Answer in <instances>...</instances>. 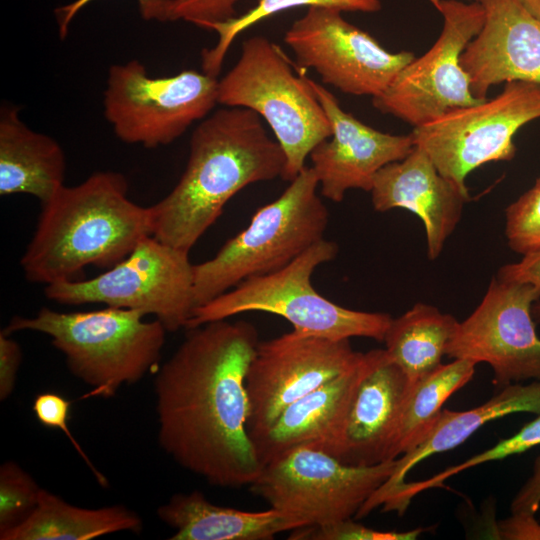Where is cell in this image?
I'll list each match as a JSON object with an SVG mask.
<instances>
[{
	"mask_svg": "<svg viewBox=\"0 0 540 540\" xmlns=\"http://www.w3.org/2000/svg\"><path fill=\"white\" fill-rule=\"evenodd\" d=\"M149 235L150 206L130 200L124 175L99 171L41 204L20 265L33 283L79 280L85 267L108 269Z\"/></svg>",
	"mask_w": 540,
	"mask_h": 540,
	"instance_id": "3",
	"label": "cell"
},
{
	"mask_svg": "<svg viewBox=\"0 0 540 540\" xmlns=\"http://www.w3.org/2000/svg\"><path fill=\"white\" fill-rule=\"evenodd\" d=\"M526 8L540 20V0H522Z\"/></svg>",
	"mask_w": 540,
	"mask_h": 540,
	"instance_id": "39",
	"label": "cell"
},
{
	"mask_svg": "<svg viewBox=\"0 0 540 540\" xmlns=\"http://www.w3.org/2000/svg\"><path fill=\"white\" fill-rule=\"evenodd\" d=\"M540 445V414L532 421L526 423L518 432L509 438L500 440L493 447L471 456L465 461L450 466L445 470L431 476L428 479L417 482L419 491L441 487L444 482L466 469L484 464L486 462L497 461L509 456L521 454Z\"/></svg>",
	"mask_w": 540,
	"mask_h": 540,
	"instance_id": "30",
	"label": "cell"
},
{
	"mask_svg": "<svg viewBox=\"0 0 540 540\" xmlns=\"http://www.w3.org/2000/svg\"><path fill=\"white\" fill-rule=\"evenodd\" d=\"M458 325L451 314L419 302L392 319L383 342L388 354L414 384L442 364Z\"/></svg>",
	"mask_w": 540,
	"mask_h": 540,
	"instance_id": "25",
	"label": "cell"
},
{
	"mask_svg": "<svg viewBox=\"0 0 540 540\" xmlns=\"http://www.w3.org/2000/svg\"><path fill=\"white\" fill-rule=\"evenodd\" d=\"M430 528H415L409 531H379L347 519L321 527H305L293 530L289 539L309 540H415Z\"/></svg>",
	"mask_w": 540,
	"mask_h": 540,
	"instance_id": "31",
	"label": "cell"
},
{
	"mask_svg": "<svg viewBox=\"0 0 540 540\" xmlns=\"http://www.w3.org/2000/svg\"><path fill=\"white\" fill-rule=\"evenodd\" d=\"M337 253L335 242L325 238L318 241L280 270L246 279L197 307L186 329L242 313L266 312L281 316L294 330L309 335L383 341L393 319L389 314L348 309L314 289V271Z\"/></svg>",
	"mask_w": 540,
	"mask_h": 540,
	"instance_id": "7",
	"label": "cell"
},
{
	"mask_svg": "<svg viewBox=\"0 0 540 540\" xmlns=\"http://www.w3.org/2000/svg\"><path fill=\"white\" fill-rule=\"evenodd\" d=\"M94 0H75L56 10L59 36L65 38L69 25L81 9ZM172 0H137L139 12L146 21H169V11Z\"/></svg>",
	"mask_w": 540,
	"mask_h": 540,
	"instance_id": "34",
	"label": "cell"
},
{
	"mask_svg": "<svg viewBox=\"0 0 540 540\" xmlns=\"http://www.w3.org/2000/svg\"><path fill=\"white\" fill-rule=\"evenodd\" d=\"M239 0H172L169 21H185L211 30L216 24L236 17Z\"/></svg>",
	"mask_w": 540,
	"mask_h": 540,
	"instance_id": "33",
	"label": "cell"
},
{
	"mask_svg": "<svg viewBox=\"0 0 540 540\" xmlns=\"http://www.w3.org/2000/svg\"><path fill=\"white\" fill-rule=\"evenodd\" d=\"M538 118L540 84L511 81L497 96L414 127L411 135L443 176L468 191L467 175L486 163L513 159L515 134Z\"/></svg>",
	"mask_w": 540,
	"mask_h": 540,
	"instance_id": "11",
	"label": "cell"
},
{
	"mask_svg": "<svg viewBox=\"0 0 540 540\" xmlns=\"http://www.w3.org/2000/svg\"><path fill=\"white\" fill-rule=\"evenodd\" d=\"M138 310L106 307L59 312L42 307L35 316H14L2 332L34 331L51 338L69 371L91 387L87 397H113L160 367L168 332L157 319Z\"/></svg>",
	"mask_w": 540,
	"mask_h": 540,
	"instance_id": "4",
	"label": "cell"
},
{
	"mask_svg": "<svg viewBox=\"0 0 540 540\" xmlns=\"http://www.w3.org/2000/svg\"><path fill=\"white\" fill-rule=\"evenodd\" d=\"M71 401L55 392H42L36 395L32 410L36 419L42 425L61 430L71 442L77 453L92 471L97 482L102 487L108 486L107 478L93 465L84 449L79 445L69 428Z\"/></svg>",
	"mask_w": 540,
	"mask_h": 540,
	"instance_id": "32",
	"label": "cell"
},
{
	"mask_svg": "<svg viewBox=\"0 0 540 540\" xmlns=\"http://www.w3.org/2000/svg\"><path fill=\"white\" fill-rule=\"evenodd\" d=\"M484 8L480 32L461 54L472 94L487 98L500 83L540 84V20L522 0H477Z\"/></svg>",
	"mask_w": 540,
	"mask_h": 540,
	"instance_id": "18",
	"label": "cell"
},
{
	"mask_svg": "<svg viewBox=\"0 0 540 540\" xmlns=\"http://www.w3.org/2000/svg\"><path fill=\"white\" fill-rule=\"evenodd\" d=\"M497 277L530 283L540 290V250L522 255L519 261L502 266ZM532 316L535 323L540 325V299L532 306Z\"/></svg>",
	"mask_w": 540,
	"mask_h": 540,
	"instance_id": "35",
	"label": "cell"
},
{
	"mask_svg": "<svg viewBox=\"0 0 540 540\" xmlns=\"http://www.w3.org/2000/svg\"><path fill=\"white\" fill-rule=\"evenodd\" d=\"M520 412L540 414V380L506 385L488 401L469 410L443 409L427 437L416 448L396 459L391 477L362 505L355 518H363L383 506L421 461L458 447L492 420Z\"/></svg>",
	"mask_w": 540,
	"mask_h": 540,
	"instance_id": "21",
	"label": "cell"
},
{
	"mask_svg": "<svg viewBox=\"0 0 540 540\" xmlns=\"http://www.w3.org/2000/svg\"><path fill=\"white\" fill-rule=\"evenodd\" d=\"M309 81L332 128L331 136L309 155L321 196L341 202L348 190L370 192L379 170L412 151L411 133L393 135L366 125L343 110L327 88L310 78Z\"/></svg>",
	"mask_w": 540,
	"mask_h": 540,
	"instance_id": "16",
	"label": "cell"
},
{
	"mask_svg": "<svg viewBox=\"0 0 540 540\" xmlns=\"http://www.w3.org/2000/svg\"><path fill=\"white\" fill-rule=\"evenodd\" d=\"M142 528L139 515L123 505L81 508L41 488L33 512L17 526L0 533V539L91 540L122 531L139 533Z\"/></svg>",
	"mask_w": 540,
	"mask_h": 540,
	"instance_id": "24",
	"label": "cell"
},
{
	"mask_svg": "<svg viewBox=\"0 0 540 540\" xmlns=\"http://www.w3.org/2000/svg\"><path fill=\"white\" fill-rule=\"evenodd\" d=\"M40 487L14 461L0 467V533L23 522L38 503Z\"/></svg>",
	"mask_w": 540,
	"mask_h": 540,
	"instance_id": "28",
	"label": "cell"
},
{
	"mask_svg": "<svg viewBox=\"0 0 540 540\" xmlns=\"http://www.w3.org/2000/svg\"><path fill=\"white\" fill-rule=\"evenodd\" d=\"M217 77L183 70L150 76L138 60L110 67L104 91V115L115 135L146 148L167 145L218 103Z\"/></svg>",
	"mask_w": 540,
	"mask_h": 540,
	"instance_id": "10",
	"label": "cell"
},
{
	"mask_svg": "<svg viewBox=\"0 0 540 540\" xmlns=\"http://www.w3.org/2000/svg\"><path fill=\"white\" fill-rule=\"evenodd\" d=\"M362 356L349 339L333 340L294 329L259 341L245 378L252 442L289 405L356 366Z\"/></svg>",
	"mask_w": 540,
	"mask_h": 540,
	"instance_id": "13",
	"label": "cell"
},
{
	"mask_svg": "<svg viewBox=\"0 0 540 540\" xmlns=\"http://www.w3.org/2000/svg\"><path fill=\"white\" fill-rule=\"evenodd\" d=\"M305 166L274 201L209 260L194 265L195 309L251 277L275 272L324 239L329 212Z\"/></svg>",
	"mask_w": 540,
	"mask_h": 540,
	"instance_id": "5",
	"label": "cell"
},
{
	"mask_svg": "<svg viewBox=\"0 0 540 540\" xmlns=\"http://www.w3.org/2000/svg\"><path fill=\"white\" fill-rule=\"evenodd\" d=\"M370 193L376 211L401 208L420 218L429 260L440 256L462 217L464 205L470 201L469 191L443 176L416 145L405 158L379 170Z\"/></svg>",
	"mask_w": 540,
	"mask_h": 540,
	"instance_id": "19",
	"label": "cell"
},
{
	"mask_svg": "<svg viewBox=\"0 0 540 540\" xmlns=\"http://www.w3.org/2000/svg\"><path fill=\"white\" fill-rule=\"evenodd\" d=\"M476 365L467 359H453L412 385L394 436L390 460L410 452L427 437L444 403L473 378Z\"/></svg>",
	"mask_w": 540,
	"mask_h": 540,
	"instance_id": "26",
	"label": "cell"
},
{
	"mask_svg": "<svg viewBox=\"0 0 540 540\" xmlns=\"http://www.w3.org/2000/svg\"><path fill=\"white\" fill-rule=\"evenodd\" d=\"M412 385L386 349L364 353L362 375L328 454L353 466L392 461V443Z\"/></svg>",
	"mask_w": 540,
	"mask_h": 540,
	"instance_id": "17",
	"label": "cell"
},
{
	"mask_svg": "<svg viewBox=\"0 0 540 540\" xmlns=\"http://www.w3.org/2000/svg\"><path fill=\"white\" fill-rule=\"evenodd\" d=\"M494 534L503 540H540V523L534 513H511L496 523Z\"/></svg>",
	"mask_w": 540,
	"mask_h": 540,
	"instance_id": "37",
	"label": "cell"
},
{
	"mask_svg": "<svg viewBox=\"0 0 540 540\" xmlns=\"http://www.w3.org/2000/svg\"><path fill=\"white\" fill-rule=\"evenodd\" d=\"M296 66L313 69L325 84L345 94H382L414 58L390 52L369 33L349 23L336 9L309 7L285 32Z\"/></svg>",
	"mask_w": 540,
	"mask_h": 540,
	"instance_id": "15",
	"label": "cell"
},
{
	"mask_svg": "<svg viewBox=\"0 0 540 540\" xmlns=\"http://www.w3.org/2000/svg\"><path fill=\"white\" fill-rule=\"evenodd\" d=\"M302 6L330 8L341 12L375 13L381 9L382 4L380 0H259L244 14L212 27L218 40L213 47L202 51V71L217 77L229 48L239 34L275 14Z\"/></svg>",
	"mask_w": 540,
	"mask_h": 540,
	"instance_id": "27",
	"label": "cell"
},
{
	"mask_svg": "<svg viewBox=\"0 0 540 540\" xmlns=\"http://www.w3.org/2000/svg\"><path fill=\"white\" fill-rule=\"evenodd\" d=\"M259 343L249 322L188 332L155 373L158 442L182 468L221 488L251 485L262 464L247 431L246 373Z\"/></svg>",
	"mask_w": 540,
	"mask_h": 540,
	"instance_id": "1",
	"label": "cell"
},
{
	"mask_svg": "<svg viewBox=\"0 0 540 540\" xmlns=\"http://www.w3.org/2000/svg\"><path fill=\"white\" fill-rule=\"evenodd\" d=\"M285 165L281 146L258 114L224 106L195 128L178 183L150 206L152 236L190 252L234 195L248 185L282 178Z\"/></svg>",
	"mask_w": 540,
	"mask_h": 540,
	"instance_id": "2",
	"label": "cell"
},
{
	"mask_svg": "<svg viewBox=\"0 0 540 540\" xmlns=\"http://www.w3.org/2000/svg\"><path fill=\"white\" fill-rule=\"evenodd\" d=\"M157 515L174 529L172 540H270L297 529L272 508L251 512L219 506L197 490L172 495L158 507Z\"/></svg>",
	"mask_w": 540,
	"mask_h": 540,
	"instance_id": "23",
	"label": "cell"
},
{
	"mask_svg": "<svg viewBox=\"0 0 540 540\" xmlns=\"http://www.w3.org/2000/svg\"><path fill=\"white\" fill-rule=\"evenodd\" d=\"M363 359L284 409L274 424L253 441L262 468L302 446L329 453L336 443L363 370Z\"/></svg>",
	"mask_w": 540,
	"mask_h": 540,
	"instance_id": "20",
	"label": "cell"
},
{
	"mask_svg": "<svg viewBox=\"0 0 540 540\" xmlns=\"http://www.w3.org/2000/svg\"><path fill=\"white\" fill-rule=\"evenodd\" d=\"M395 467L396 459L372 466L348 465L302 446L264 465L249 487L297 529L321 527L355 517Z\"/></svg>",
	"mask_w": 540,
	"mask_h": 540,
	"instance_id": "9",
	"label": "cell"
},
{
	"mask_svg": "<svg viewBox=\"0 0 540 540\" xmlns=\"http://www.w3.org/2000/svg\"><path fill=\"white\" fill-rule=\"evenodd\" d=\"M20 109L0 110V195L28 194L47 202L64 186L65 154L52 137L28 127Z\"/></svg>",
	"mask_w": 540,
	"mask_h": 540,
	"instance_id": "22",
	"label": "cell"
},
{
	"mask_svg": "<svg viewBox=\"0 0 540 540\" xmlns=\"http://www.w3.org/2000/svg\"><path fill=\"white\" fill-rule=\"evenodd\" d=\"M429 2L443 18L439 37L425 54L409 62L382 94L372 98L378 111L413 127L483 101L472 94L469 77L460 64L462 52L484 24L483 6L478 1Z\"/></svg>",
	"mask_w": 540,
	"mask_h": 540,
	"instance_id": "12",
	"label": "cell"
},
{
	"mask_svg": "<svg viewBox=\"0 0 540 540\" xmlns=\"http://www.w3.org/2000/svg\"><path fill=\"white\" fill-rule=\"evenodd\" d=\"M218 103L252 110L270 126L286 157L282 179L288 182L332 133L304 70L262 35L243 41L236 64L218 82Z\"/></svg>",
	"mask_w": 540,
	"mask_h": 540,
	"instance_id": "6",
	"label": "cell"
},
{
	"mask_svg": "<svg viewBox=\"0 0 540 540\" xmlns=\"http://www.w3.org/2000/svg\"><path fill=\"white\" fill-rule=\"evenodd\" d=\"M44 293L63 305L100 303L138 310L174 332L187 328L195 310L194 265L189 252L149 235L98 276L48 284Z\"/></svg>",
	"mask_w": 540,
	"mask_h": 540,
	"instance_id": "8",
	"label": "cell"
},
{
	"mask_svg": "<svg viewBox=\"0 0 540 540\" xmlns=\"http://www.w3.org/2000/svg\"><path fill=\"white\" fill-rule=\"evenodd\" d=\"M473 1H477V0H473Z\"/></svg>",
	"mask_w": 540,
	"mask_h": 540,
	"instance_id": "40",
	"label": "cell"
},
{
	"mask_svg": "<svg viewBox=\"0 0 540 540\" xmlns=\"http://www.w3.org/2000/svg\"><path fill=\"white\" fill-rule=\"evenodd\" d=\"M505 236L520 255L540 250V177L505 209Z\"/></svg>",
	"mask_w": 540,
	"mask_h": 540,
	"instance_id": "29",
	"label": "cell"
},
{
	"mask_svg": "<svg viewBox=\"0 0 540 540\" xmlns=\"http://www.w3.org/2000/svg\"><path fill=\"white\" fill-rule=\"evenodd\" d=\"M0 333V400H6L14 391L17 373L22 362V350L18 342Z\"/></svg>",
	"mask_w": 540,
	"mask_h": 540,
	"instance_id": "36",
	"label": "cell"
},
{
	"mask_svg": "<svg viewBox=\"0 0 540 540\" xmlns=\"http://www.w3.org/2000/svg\"><path fill=\"white\" fill-rule=\"evenodd\" d=\"M540 508V455L535 458L531 475L513 497L511 513L527 512L536 514Z\"/></svg>",
	"mask_w": 540,
	"mask_h": 540,
	"instance_id": "38",
	"label": "cell"
},
{
	"mask_svg": "<svg viewBox=\"0 0 540 540\" xmlns=\"http://www.w3.org/2000/svg\"><path fill=\"white\" fill-rule=\"evenodd\" d=\"M540 290L495 277L475 310L449 342L446 355L488 364L498 387L540 380V337L532 306Z\"/></svg>",
	"mask_w": 540,
	"mask_h": 540,
	"instance_id": "14",
	"label": "cell"
}]
</instances>
